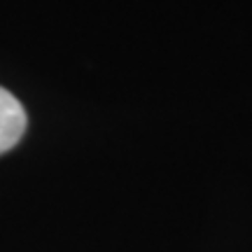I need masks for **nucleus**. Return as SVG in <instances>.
<instances>
[{
    "instance_id": "1",
    "label": "nucleus",
    "mask_w": 252,
    "mask_h": 252,
    "mask_svg": "<svg viewBox=\"0 0 252 252\" xmlns=\"http://www.w3.org/2000/svg\"><path fill=\"white\" fill-rule=\"evenodd\" d=\"M26 112L7 89L0 87V154L9 152L24 138L26 131Z\"/></svg>"
}]
</instances>
